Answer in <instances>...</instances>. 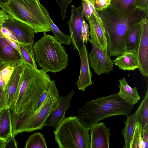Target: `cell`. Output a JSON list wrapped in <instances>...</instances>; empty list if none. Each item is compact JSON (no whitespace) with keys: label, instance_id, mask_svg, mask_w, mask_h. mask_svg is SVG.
Wrapping results in <instances>:
<instances>
[{"label":"cell","instance_id":"12","mask_svg":"<svg viewBox=\"0 0 148 148\" xmlns=\"http://www.w3.org/2000/svg\"><path fill=\"white\" fill-rule=\"evenodd\" d=\"M2 26L11 30L15 36L18 42L31 44L34 43V30L29 25L15 19L5 21Z\"/></svg>","mask_w":148,"mask_h":148},{"label":"cell","instance_id":"11","mask_svg":"<svg viewBox=\"0 0 148 148\" xmlns=\"http://www.w3.org/2000/svg\"><path fill=\"white\" fill-rule=\"evenodd\" d=\"M141 32L137 53L140 74L148 77V17L141 22Z\"/></svg>","mask_w":148,"mask_h":148},{"label":"cell","instance_id":"7","mask_svg":"<svg viewBox=\"0 0 148 148\" xmlns=\"http://www.w3.org/2000/svg\"><path fill=\"white\" fill-rule=\"evenodd\" d=\"M77 116L65 118L53 131L55 141L59 148H90L89 132Z\"/></svg>","mask_w":148,"mask_h":148},{"label":"cell","instance_id":"36","mask_svg":"<svg viewBox=\"0 0 148 148\" xmlns=\"http://www.w3.org/2000/svg\"><path fill=\"white\" fill-rule=\"evenodd\" d=\"M14 136H12L6 140L4 148H17L18 145Z\"/></svg>","mask_w":148,"mask_h":148},{"label":"cell","instance_id":"25","mask_svg":"<svg viewBox=\"0 0 148 148\" xmlns=\"http://www.w3.org/2000/svg\"><path fill=\"white\" fill-rule=\"evenodd\" d=\"M127 117V119L124 123V127L122 130V134L123 136L125 142L124 148L130 147L136 123L134 113Z\"/></svg>","mask_w":148,"mask_h":148},{"label":"cell","instance_id":"33","mask_svg":"<svg viewBox=\"0 0 148 148\" xmlns=\"http://www.w3.org/2000/svg\"><path fill=\"white\" fill-rule=\"evenodd\" d=\"M82 13L84 17H85L88 21L91 18L92 14V12L85 0H82Z\"/></svg>","mask_w":148,"mask_h":148},{"label":"cell","instance_id":"19","mask_svg":"<svg viewBox=\"0 0 148 148\" xmlns=\"http://www.w3.org/2000/svg\"><path fill=\"white\" fill-rule=\"evenodd\" d=\"M112 60L114 64L119 69L125 71H134L139 66L136 54L133 53H124L116 56Z\"/></svg>","mask_w":148,"mask_h":148},{"label":"cell","instance_id":"3","mask_svg":"<svg viewBox=\"0 0 148 148\" xmlns=\"http://www.w3.org/2000/svg\"><path fill=\"white\" fill-rule=\"evenodd\" d=\"M133 106L117 93L87 102L77 110V116L85 127L90 129L95 124L106 118L119 115H130Z\"/></svg>","mask_w":148,"mask_h":148},{"label":"cell","instance_id":"20","mask_svg":"<svg viewBox=\"0 0 148 148\" xmlns=\"http://www.w3.org/2000/svg\"><path fill=\"white\" fill-rule=\"evenodd\" d=\"M119 96L126 101L134 105L140 99L136 87H131L127 83L124 77L119 80Z\"/></svg>","mask_w":148,"mask_h":148},{"label":"cell","instance_id":"2","mask_svg":"<svg viewBox=\"0 0 148 148\" xmlns=\"http://www.w3.org/2000/svg\"><path fill=\"white\" fill-rule=\"evenodd\" d=\"M103 25L108 40V54L111 57L124 53L123 40L127 30L148 17V11L136 8L131 14L125 15L109 6L96 10Z\"/></svg>","mask_w":148,"mask_h":148},{"label":"cell","instance_id":"15","mask_svg":"<svg viewBox=\"0 0 148 148\" xmlns=\"http://www.w3.org/2000/svg\"><path fill=\"white\" fill-rule=\"evenodd\" d=\"M78 52L80 59V70L79 78L76 84L78 90L84 91L87 86L93 84L91 79L92 73L90 69L88 53L85 44Z\"/></svg>","mask_w":148,"mask_h":148},{"label":"cell","instance_id":"35","mask_svg":"<svg viewBox=\"0 0 148 148\" xmlns=\"http://www.w3.org/2000/svg\"><path fill=\"white\" fill-rule=\"evenodd\" d=\"M135 5L137 8L148 11V0H135Z\"/></svg>","mask_w":148,"mask_h":148},{"label":"cell","instance_id":"8","mask_svg":"<svg viewBox=\"0 0 148 148\" xmlns=\"http://www.w3.org/2000/svg\"><path fill=\"white\" fill-rule=\"evenodd\" d=\"M90 41L92 46L91 52L88 54L90 67L98 75L102 73L109 74L113 70L112 60L108 54L97 45L91 38Z\"/></svg>","mask_w":148,"mask_h":148},{"label":"cell","instance_id":"41","mask_svg":"<svg viewBox=\"0 0 148 148\" xmlns=\"http://www.w3.org/2000/svg\"><path fill=\"white\" fill-rule=\"evenodd\" d=\"M48 90L45 91L42 94L40 97L38 105V108L42 104V102L44 101L47 95Z\"/></svg>","mask_w":148,"mask_h":148},{"label":"cell","instance_id":"22","mask_svg":"<svg viewBox=\"0 0 148 148\" xmlns=\"http://www.w3.org/2000/svg\"><path fill=\"white\" fill-rule=\"evenodd\" d=\"M148 131L143 132L142 125L135 124L130 148H148Z\"/></svg>","mask_w":148,"mask_h":148},{"label":"cell","instance_id":"28","mask_svg":"<svg viewBox=\"0 0 148 148\" xmlns=\"http://www.w3.org/2000/svg\"><path fill=\"white\" fill-rule=\"evenodd\" d=\"M25 148H47L43 135L40 132H34L27 140Z\"/></svg>","mask_w":148,"mask_h":148},{"label":"cell","instance_id":"5","mask_svg":"<svg viewBox=\"0 0 148 148\" xmlns=\"http://www.w3.org/2000/svg\"><path fill=\"white\" fill-rule=\"evenodd\" d=\"M43 33L42 37L33 45L37 66L47 72H58L65 69L68 55L64 47L53 36Z\"/></svg>","mask_w":148,"mask_h":148},{"label":"cell","instance_id":"26","mask_svg":"<svg viewBox=\"0 0 148 148\" xmlns=\"http://www.w3.org/2000/svg\"><path fill=\"white\" fill-rule=\"evenodd\" d=\"M40 6L51 26L54 38L62 44L69 45L71 42L70 36L64 34L59 29L51 18L47 9L41 4Z\"/></svg>","mask_w":148,"mask_h":148},{"label":"cell","instance_id":"44","mask_svg":"<svg viewBox=\"0 0 148 148\" xmlns=\"http://www.w3.org/2000/svg\"><path fill=\"white\" fill-rule=\"evenodd\" d=\"M9 1L10 0H0V6L7 4Z\"/></svg>","mask_w":148,"mask_h":148},{"label":"cell","instance_id":"38","mask_svg":"<svg viewBox=\"0 0 148 148\" xmlns=\"http://www.w3.org/2000/svg\"><path fill=\"white\" fill-rule=\"evenodd\" d=\"M85 0L86 1V3L88 4V5L89 6V7L90 8L92 12V14L94 15L95 17L96 18V19L98 21H101V20L99 16L97 13L96 10H95V9L94 7L93 3L89 0Z\"/></svg>","mask_w":148,"mask_h":148},{"label":"cell","instance_id":"9","mask_svg":"<svg viewBox=\"0 0 148 148\" xmlns=\"http://www.w3.org/2000/svg\"><path fill=\"white\" fill-rule=\"evenodd\" d=\"M84 20L82 13V5L77 8L71 5L70 19L67 23L69 27L72 44L74 49L78 51L82 49L84 44L82 33L83 22Z\"/></svg>","mask_w":148,"mask_h":148},{"label":"cell","instance_id":"34","mask_svg":"<svg viewBox=\"0 0 148 148\" xmlns=\"http://www.w3.org/2000/svg\"><path fill=\"white\" fill-rule=\"evenodd\" d=\"M0 32L5 38L18 42L15 36L9 29L3 27L2 25L0 27Z\"/></svg>","mask_w":148,"mask_h":148},{"label":"cell","instance_id":"37","mask_svg":"<svg viewBox=\"0 0 148 148\" xmlns=\"http://www.w3.org/2000/svg\"><path fill=\"white\" fill-rule=\"evenodd\" d=\"M5 104L4 91L0 88V111L5 108Z\"/></svg>","mask_w":148,"mask_h":148},{"label":"cell","instance_id":"13","mask_svg":"<svg viewBox=\"0 0 148 148\" xmlns=\"http://www.w3.org/2000/svg\"><path fill=\"white\" fill-rule=\"evenodd\" d=\"M23 62L19 52L12 47L0 32V69L16 67Z\"/></svg>","mask_w":148,"mask_h":148},{"label":"cell","instance_id":"27","mask_svg":"<svg viewBox=\"0 0 148 148\" xmlns=\"http://www.w3.org/2000/svg\"><path fill=\"white\" fill-rule=\"evenodd\" d=\"M110 6L119 12L126 15L130 14L136 8L135 0H111Z\"/></svg>","mask_w":148,"mask_h":148},{"label":"cell","instance_id":"4","mask_svg":"<svg viewBox=\"0 0 148 148\" xmlns=\"http://www.w3.org/2000/svg\"><path fill=\"white\" fill-rule=\"evenodd\" d=\"M55 82L51 81L47 95L41 105L35 111L19 115L12 113L11 125L12 136L23 132L41 129L46 118L57 105L60 97Z\"/></svg>","mask_w":148,"mask_h":148},{"label":"cell","instance_id":"30","mask_svg":"<svg viewBox=\"0 0 148 148\" xmlns=\"http://www.w3.org/2000/svg\"><path fill=\"white\" fill-rule=\"evenodd\" d=\"M111 0H95L93 3L96 10H101L108 7L110 5Z\"/></svg>","mask_w":148,"mask_h":148},{"label":"cell","instance_id":"32","mask_svg":"<svg viewBox=\"0 0 148 148\" xmlns=\"http://www.w3.org/2000/svg\"><path fill=\"white\" fill-rule=\"evenodd\" d=\"M82 33L83 42L86 44L88 41H90V33L89 26L87 23L84 20L82 29Z\"/></svg>","mask_w":148,"mask_h":148},{"label":"cell","instance_id":"29","mask_svg":"<svg viewBox=\"0 0 148 148\" xmlns=\"http://www.w3.org/2000/svg\"><path fill=\"white\" fill-rule=\"evenodd\" d=\"M60 8V14L64 20L66 18L67 8L72 0H55Z\"/></svg>","mask_w":148,"mask_h":148},{"label":"cell","instance_id":"43","mask_svg":"<svg viewBox=\"0 0 148 148\" xmlns=\"http://www.w3.org/2000/svg\"><path fill=\"white\" fill-rule=\"evenodd\" d=\"M6 140L0 138V148H4Z\"/></svg>","mask_w":148,"mask_h":148},{"label":"cell","instance_id":"39","mask_svg":"<svg viewBox=\"0 0 148 148\" xmlns=\"http://www.w3.org/2000/svg\"><path fill=\"white\" fill-rule=\"evenodd\" d=\"M8 20V16L2 9L0 10V27L5 21Z\"/></svg>","mask_w":148,"mask_h":148},{"label":"cell","instance_id":"14","mask_svg":"<svg viewBox=\"0 0 148 148\" xmlns=\"http://www.w3.org/2000/svg\"><path fill=\"white\" fill-rule=\"evenodd\" d=\"M90 148H109L110 130L104 122L97 123L90 129Z\"/></svg>","mask_w":148,"mask_h":148},{"label":"cell","instance_id":"23","mask_svg":"<svg viewBox=\"0 0 148 148\" xmlns=\"http://www.w3.org/2000/svg\"><path fill=\"white\" fill-rule=\"evenodd\" d=\"M136 121L142 126L143 131H148V90L137 110L134 113Z\"/></svg>","mask_w":148,"mask_h":148},{"label":"cell","instance_id":"45","mask_svg":"<svg viewBox=\"0 0 148 148\" xmlns=\"http://www.w3.org/2000/svg\"><path fill=\"white\" fill-rule=\"evenodd\" d=\"M90 1H91L92 3L94 2L95 0H89Z\"/></svg>","mask_w":148,"mask_h":148},{"label":"cell","instance_id":"6","mask_svg":"<svg viewBox=\"0 0 148 148\" xmlns=\"http://www.w3.org/2000/svg\"><path fill=\"white\" fill-rule=\"evenodd\" d=\"M39 0H10L0 7L9 20L15 19L31 27L35 33L52 31Z\"/></svg>","mask_w":148,"mask_h":148},{"label":"cell","instance_id":"1","mask_svg":"<svg viewBox=\"0 0 148 148\" xmlns=\"http://www.w3.org/2000/svg\"><path fill=\"white\" fill-rule=\"evenodd\" d=\"M47 73L42 69H34L24 62L10 108L14 114L19 115L34 112L37 109L41 96L48 90L51 81L50 75Z\"/></svg>","mask_w":148,"mask_h":148},{"label":"cell","instance_id":"18","mask_svg":"<svg viewBox=\"0 0 148 148\" xmlns=\"http://www.w3.org/2000/svg\"><path fill=\"white\" fill-rule=\"evenodd\" d=\"M24 62H22L15 68L7 83L4 90L5 108H10L12 101L16 90L20 77L23 71Z\"/></svg>","mask_w":148,"mask_h":148},{"label":"cell","instance_id":"10","mask_svg":"<svg viewBox=\"0 0 148 148\" xmlns=\"http://www.w3.org/2000/svg\"><path fill=\"white\" fill-rule=\"evenodd\" d=\"M75 93L73 90L64 96H60L57 105L45 119L44 127L51 126L55 130L58 128L65 118V112L70 108L71 101Z\"/></svg>","mask_w":148,"mask_h":148},{"label":"cell","instance_id":"21","mask_svg":"<svg viewBox=\"0 0 148 148\" xmlns=\"http://www.w3.org/2000/svg\"><path fill=\"white\" fill-rule=\"evenodd\" d=\"M12 111L5 108L0 111V138L7 140L12 136L11 125Z\"/></svg>","mask_w":148,"mask_h":148},{"label":"cell","instance_id":"24","mask_svg":"<svg viewBox=\"0 0 148 148\" xmlns=\"http://www.w3.org/2000/svg\"><path fill=\"white\" fill-rule=\"evenodd\" d=\"M17 43L23 62L34 69H38L34 58L33 45L19 42Z\"/></svg>","mask_w":148,"mask_h":148},{"label":"cell","instance_id":"42","mask_svg":"<svg viewBox=\"0 0 148 148\" xmlns=\"http://www.w3.org/2000/svg\"><path fill=\"white\" fill-rule=\"evenodd\" d=\"M6 86L5 82L0 73V88L4 91Z\"/></svg>","mask_w":148,"mask_h":148},{"label":"cell","instance_id":"16","mask_svg":"<svg viewBox=\"0 0 148 148\" xmlns=\"http://www.w3.org/2000/svg\"><path fill=\"white\" fill-rule=\"evenodd\" d=\"M91 39L105 52L108 54V40L102 21H98L92 14L88 21Z\"/></svg>","mask_w":148,"mask_h":148},{"label":"cell","instance_id":"40","mask_svg":"<svg viewBox=\"0 0 148 148\" xmlns=\"http://www.w3.org/2000/svg\"><path fill=\"white\" fill-rule=\"evenodd\" d=\"M5 38L10 45L14 49L18 51L20 53L18 45V42L7 38L5 37Z\"/></svg>","mask_w":148,"mask_h":148},{"label":"cell","instance_id":"31","mask_svg":"<svg viewBox=\"0 0 148 148\" xmlns=\"http://www.w3.org/2000/svg\"><path fill=\"white\" fill-rule=\"evenodd\" d=\"M15 67L8 66L1 69L0 73L3 77L6 85L9 81Z\"/></svg>","mask_w":148,"mask_h":148},{"label":"cell","instance_id":"17","mask_svg":"<svg viewBox=\"0 0 148 148\" xmlns=\"http://www.w3.org/2000/svg\"><path fill=\"white\" fill-rule=\"evenodd\" d=\"M140 23L131 27L125 33L123 40L124 53L137 54L141 35Z\"/></svg>","mask_w":148,"mask_h":148}]
</instances>
